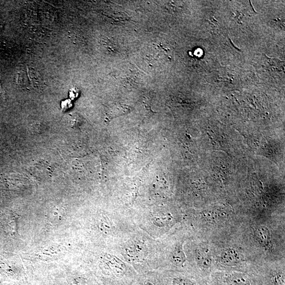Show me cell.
Instances as JSON below:
<instances>
[{
    "mask_svg": "<svg viewBox=\"0 0 285 285\" xmlns=\"http://www.w3.org/2000/svg\"><path fill=\"white\" fill-rule=\"evenodd\" d=\"M228 281L232 285H249L250 282L248 278L243 275L235 274L231 275L227 278Z\"/></svg>",
    "mask_w": 285,
    "mask_h": 285,
    "instance_id": "obj_3",
    "label": "cell"
},
{
    "mask_svg": "<svg viewBox=\"0 0 285 285\" xmlns=\"http://www.w3.org/2000/svg\"><path fill=\"white\" fill-rule=\"evenodd\" d=\"M256 236L260 242L264 245L268 244L270 239L269 232L265 227L258 228L256 233Z\"/></svg>",
    "mask_w": 285,
    "mask_h": 285,
    "instance_id": "obj_4",
    "label": "cell"
},
{
    "mask_svg": "<svg viewBox=\"0 0 285 285\" xmlns=\"http://www.w3.org/2000/svg\"><path fill=\"white\" fill-rule=\"evenodd\" d=\"M132 107L126 104L113 103L108 109L106 113V122H109L113 119L130 113Z\"/></svg>",
    "mask_w": 285,
    "mask_h": 285,
    "instance_id": "obj_1",
    "label": "cell"
},
{
    "mask_svg": "<svg viewBox=\"0 0 285 285\" xmlns=\"http://www.w3.org/2000/svg\"><path fill=\"white\" fill-rule=\"evenodd\" d=\"M239 259L237 251L234 249H228L221 254L220 261L223 264L231 265L237 263Z\"/></svg>",
    "mask_w": 285,
    "mask_h": 285,
    "instance_id": "obj_2",
    "label": "cell"
},
{
    "mask_svg": "<svg viewBox=\"0 0 285 285\" xmlns=\"http://www.w3.org/2000/svg\"><path fill=\"white\" fill-rule=\"evenodd\" d=\"M275 285H284V277L282 274H277L273 278Z\"/></svg>",
    "mask_w": 285,
    "mask_h": 285,
    "instance_id": "obj_5",
    "label": "cell"
}]
</instances>
